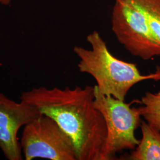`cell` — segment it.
<instances>
[{
    "mask_svg": "<svg viewBox=\"0 0 160 160\" xmlns=\"http://www.w3.org/2000/svg\"><path fill=\"white\" fill-rule=\"evenodd\" d=\"M20 100L57 122L72 140L77 160H99L107 128L94 106V87H39L22 92Z\"/></svg>",
    "mask_w": 160,
    "mask_h": 160,
    "instance_id": "cell-1",
    "label": "cell"
},
{
    "mask_svg": "<svg viewBox=\"0 0 160 160\" xmlns=\"http://www.w3.org/2000/svg\"><path fill=\"white\" fill-rule=\"evenodd\" d=\"M142 106L138 109L142 118L151 126L160 131V91L147 92L141 98Z\"/></svg>",
    "mask_w": 160,
    "mask_h": 160,
    "instance_id": "cell-8",
    "label": "cell"
},
{
    "mask_svg": "<svg viewBox=\"0 0 160 160\" xmlns=\"http://www.w3.org/2000/svg\"><path fill=\"white\" fill-rule=\"evenodd\" d=\"M141 139L129 154L120 157V160H160V131L146 121L141 123Z\"/></svg>",
    "mask_w": 160,
    "mask_h": 160,
    "instance_id": "cell-7",
    "label": "cell"
},
{
    "mask_svg": "<svg viewBox=\"0 0 160 160\" xmlns=\"http://www.w3.org/2000/svg\"><path fill=\"white\" fill-rule=\"evenodd\" d=\"M40 114L33 106L16 102L0 92V149L7 160L23 159L17 133Z\"/></svg>",
    "mask_w": 160,
    "mask_h": 160,
    "instance_id": "cell-6",
    "label": "cell"
},
{
    "mask_svg": "<svg viewBox=\"0 0 160 160\" xmlns=\"http://www.w3.org/2000/svg\"><path fill=\"white\" fill-rule=\"evenodd\" d=\"M149 25L160 46V0H143Z\"/></svg>",
    "mask_w": 160,
    "mask_h": 160,
    "instance_id": "cell-9",
    "label": "cell"
},
{
    "mask_svg": "<svg viewBox=\"0 0 160 160\" xmlns=\"http://www.w3.org/2000/svg\"><path fill=\"white\" fill-rule=\"evenodd\" d=\"M12 0H0V4L4 6H8L10 4Z\"/></svg>",
    "mask_w": 160,
    "mask_h": 160,
    "instance_id": "cell-10",
    "label": "cell"
},
{
    "mask_svg": "<svg viewBox=\"0 0 160 160\" xmlns=\"http://www.w3.org/2000/svg\"><path fill=\"white\" fill-rule=\"evenodd\" d=\"M20 145L26 160H77L71 138L45 114L40 113L24 126Z\"/></svg>",
    "mask_w": 160,
    "mask_h": 160,
    "instance_id": "cell-5",
    "label": "cell"
},
{
    "mask_svg": "<svg viewBox=\"0 0 160 160\" xmlns=\"http://www.w3.org/2000/svg\"><path fill=\"white\" fill-rule=\"evenodd\" d=\"M90 49L75 46L74 52L79 58L78 68L81 72L91 75L96 80L99 92L125 101L132 88L146 80L160 81V68L154 73L143 75L135 63L115 57L109 51L106 42L94 30L86 38Z\"/></svg>",
    "mask_w": 160,
    "mask_h": 160,
    "instance_id": "cell-2",
    "label": "cell"
},
{
    "mask_svg": "<svg viewBox=\"0 0 160 160\" xmlns=\"http://www.w3.org/2000/svg\"><path fill=\"white\" fill-rule=\"evenodd\" d=\"M94 88V106L106 122L107 135L99 160H117L116 155L124 150H133L139 143L135 131L141 123L139 110L130 104L106 96Z\"/></svg>",
    "mask_w": 160,
    "mask_h": 160,
    "instance_id": "cell-3",
    "label": "cell"
},
{
    "mask_svg": "<svg viewBox=\"0 0 160 160\" xmlns=\"http://www.w3.org/2000/svg\"><path fill=\"white\" fill-rule=\"evenodd\" d=\"M111 23L116 38L132 55L145 61L160 56L143 0H114Z\"/></svg>",
    "mask_w": 160,
    "mask_h": 160,
    "instance_id": "cell-4",
    "label": "cell"
}]
</instances>
